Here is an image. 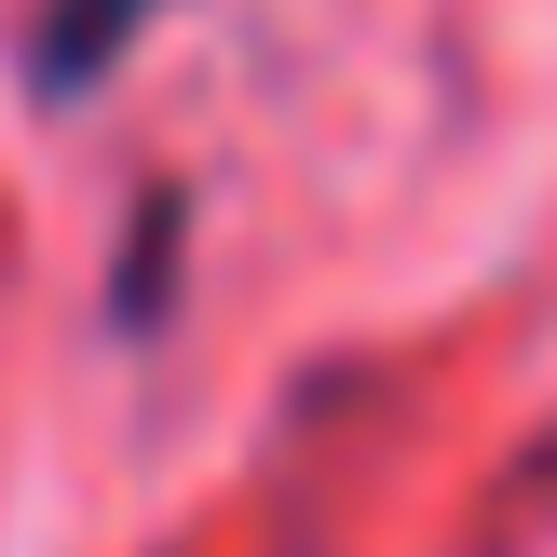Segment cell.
Returning a JSON list of instances; mask_svg holds the SVG:
<instances>
[{
  "label": "cell",
  "instance_id": "1",
  "mask_svg": "<svg viewBox=\"0 0 557 557\" xmlns=\"http://www.w3.org/2000/svg\"><path fill=\"white\" fill-rule=\"evenodd\" d=\"M150 14L163 0H41V14H27V96H54V109L96 96V82L150 41Z\"/></svg>",
  "mask_w": 557,
  "mask_h": 557
}]
</instances>
